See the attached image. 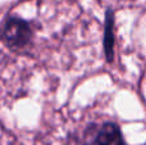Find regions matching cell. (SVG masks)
I'll use <instances>...</instances> for the list:
<instances>
[{
	"label": "cell",
	"instance_id": "6da1fadb",
	"mask_svg": "<svg viewBox=\"0 0 146 145\" xmlns=\"http://www.w3.org/2000/svg\"><path fill=\"white\" fill-rule=\"evenodd\" d=\"M32 28L30 23L17 17H9L5 19L0 28V37L10 49H22L32 40Z\"/></svg>",
	"mask_w": 146,
	"mask_h": 145
},
{
	"label": "cell",
	"instance_id": "7a4b0ae2",
	"mask_svg": "<svg viewBox=\"0 0 146 145\" xmlns=\"http://www.w3.org/2000/svg\"><path fill=\"white\" fill-rule=\"evenodd\" d=\"M85 145H126L121 130L117 125L111 122L104 123L96 130L92 136H90Z\"/></svg>",
	"mask_w": 146,
	"mask_h": 145
},
{
	"label": "cell",
	"instance_id": "3957f363",
	"mask_svg": "<svg viewBox=\"0 0 146 145\" xmlns=\"http://www.w3.org/2000/svg\"><path fill=\"white\" fill-rule=\"evenodd\" d=\"M113 48H114V33H113V13L110 10L105 15V32H104V50L108 62L113 61Z\"/></svg>",
	"mask_w": 146,
	"mask_h": 145
}]
</instances>
